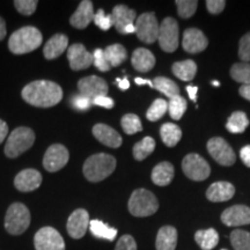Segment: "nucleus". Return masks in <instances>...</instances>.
I'll return each instance as SVG.
<instances>
[{
	"label": "nucleus",
	"mask_w": 250,
	"mask_h": 250,
	"mask_svg": "<svg viewBox=\"0 0 250 250\" xmlns=\"http://www.w3.org/2000/svg\"><path fill=\"white\" fill-rule=\"evenodd\" d=\"M94 20V8L93 2L89 0H83L78 6L77 11L70 18V23L72 27L77 29H85L88 24Z\"/></svg>",
	"instance_id": "412c9836"
},
{
	"label": "nucleus",
	"mask_w": 250,
	"mask_h": 250,
	"mask_svg": "<svg viewBox=\"0 0 250 250\" xmlns=\"http://www.w3.org/2000/svg\"><path fill=\"white\" fill-rule=\"evenodd\" d=\"M67 59L73 71L86 70L93 64V55L80 43H76L67 49Z\"/></svg>",
	"instance_id": "2eb2a0df"
},
{
	"label": "nucleus",
	"mask_w": 250,
	"mask_h": 250,
	"mask_svg": "<svg viewBox=\"0 0 250 250\" xmlns=\"http://www.w3.org/2000/svg\"><path fill=\"white\" fill-rule=\"evenodd\" d=\"M93 103V100H90L87 96H83L79 94V95H76L73 99V105L74 108L78 109V110H87L90 107V104Z\"/></svg>",
	"instance_id": "de8ad7c7"
},
{
	"label": "nucleus",
	"mask_w": 250,
	"mask_h": 250,
	"mask_svg": "<svg viewBox=\"0 0 250 250\" xmlns=\"http://www.w3.org/2000/svg\"><path fill=\"white\" fill-rule=\"evenodd\" d=\"M221 221L229 227L250 225V208L246 205L230 206L223 212Z\"/></svg>",
	"instance_id": "dca6fc26"
},
{
	"label": "nucleus",
	"mask_w": 250,
	"mask_h": 250,
	"mask_svg": "<svg viewBox=\"0 0 250 250\" xmlns=\"http://www.w3.org/2000/svg\"><path fill=\"white\" fill-rule=\"evenodd\" d=\"M131 64L134 70L143 72L151 71L155 65V57L151 51L145 48H138L133 51L132 57H131Z\"/></svg>",
	"instance_id": "b1692460"
},
{
	"label": "nucleus",
	"mask_w": 250,
	"mask_h": 250,
	"mask_svg": "<svg viewBox=\"0 0 250 250\" xmlns=\"http://www.w3.org/2000/svg\"><path fill=\"white\" fill-rule=\"evenodd\" d=\"M116 81L122 90H126L130 88V83H129V80H127V78H123V79H120V78H118Z\"/></svg>",
	"instance_id": "5fc2aeb1"
},
{
	"label": "nucleus",
	"mask_w": 250,
	"mask_h": 250,
	"mask_svg": "<svg viewBox=\"0 0 250 250\" xmlns=\"http://www.w3.org/2000/svg\"><path fill=\"white\" fill-rule=\"evenodd\" d=\"M104 55L111 67L120 66L127 58L126 49L122 44H112L107 46L104 50Z\"/></svg>",
	"instance_id": "7c9ffc66"
},
{
	"label": "nucleus",
	"mask_w": 250,
	"mask_h": 250,
	"mask_svg": "<svg viewBox=\"0 0 250 250\" xmlns=\"http://www.w3.org/2000/svg\"><path fill=\"white\" fill-rule=\"evenodd\" d=\"M230 242L234 250H250V233L242 229L233 230Z\"/></svg>",
	"instance_id": "c9c22d12"
},
{
	"label": "nucleus",
	"mask_w": 250,
	"mask_h": 250,
	"mask_svg": "<svg viewBox=\"0 0 250 250\" xmlns=\"http://www.w3.org/2000/svg\"><path fill=\"white\" fill-rule=\"evenodd\" d=\"M29 208L22 203H13L5 215V229L11 235H21L30 225Z\"/></svg>",
	"instance_id": "39448f33"
},
{
	"label": "nucleus",
	"mask_w": 250,
	"mask_h": 250,
	"mask_svg": "<svg viewBox=\"0 0 250 250\" xmlns=\"http://www.w3.org/2000/svg\"><path fill=\"white\" fill-rule=\"evenodd\" d=\"M68 39L64 34H56L45 43L44 49H43V55L48 61L57 58L62 54H64L65 50L67 49Z\"/></svg>",
	"instance_id": "5701e85b"
},
{
	"label": "nucleus",
	"mask_w": 250,
	"mask_h": 250,
	"mask_svg": "<svg viewBox=\"0 0 250 250\" xmlns=\"http://www.w3.org/2000/svg\"><path fill=\"white\" fill-rule=\"evenodd\" d=\"M122 129L126 134H134L143 131V125L140 118L134 114H126L122 117Z\"/></svg>",
	"instance_id": "e433bc0d"
},
{
	"label": "nucleus",
	"mask_w": 250,
	"mask_h": 250,
	"mask_svg": "<svg viewBox=\"0 0 250 250\" xmlns=\"http://www.w3.org/2000/svg\"><path fill=\"white\" fill-rule=\"evenodd\" d=\"M127 208L133 217H149L159 210V202L153 192L146 189H137L131 195Z\"/></svg>",
	"instance_id": "20e7f679"
},
{
	"label": "nucleus",
	"mask_w": 250,
	"mask_h": 250,
	"mask_svg": "<svg viewBox=\"0 0 250 250\" xmlns=\"http://www.w3.org/2000/svg\"><path fill=\"white\" fill-rule=\"evenodd\" d=\"M42 175L39 170L28 168L23 169L19 173L14 179V186L19 191L22 192H30L34 190L39 189L42 184Z\"/></svg>",
	"instance_id": "f3484780"
},
{
	"label": "nucleus",
	"mask_w": 250,
	"mask_h": 250,
	"mask_svg": "<svg viewBox=\"0 0 250 250\" xmlns=\"http://www.w3.org/2000/svg\"><path fill=\"white\" fill-rule=\"evenodd\" d=\"M208 151L212 158L221 166H233L236 161V155L224 138L214 137L208 142Z\"/></svg>",
	"instance_id": "9b49d317"
},
{
	"label": "nucleus",
	"mask_w": 250,
	"mask_h": 250,
	"mask_svg": "<svg viewBox=\"0 0 250 250\" xmlns=\"http://www.w3.org/2000/svg\"><path fill=\"white\" fill-rule=\"evenodd\" d=\"M68 159H70V153L67 148L62 144H54L46 149L43 158V167L50 173H55L67 165Z\"/></svg>",
	"instance_id": "f8f14e48"
},
{
	"label": "nucleus",
	"mask_w": 250,
	"mask_h": 250,
	"mask_svg": "<svg viewBox=\"0 0 250 250\" xmlns=\"http://www.w3.org/2000/svg\"><path fill=\"white\" fill-rule=\"evenodd\" d=\"M90 233L99 239H105L108 241H114L117 236V229L108 226L101 220H90L89 223Z\"/></svg>",
	"instance_id": "c756f323"
},
{
	"label": "nucleus",
	"mask_w": 250,
	"mask_h": 250,
	"mask_svg": "<svg viewBox=\"0 0 250 250\" xmlns=\"http://www.w3.org/2000/svg\"><path fill=\"white\" fill-rule=\"evenodd\" d=\"M89 213L85 208H78L73 211L67 219L66 229L68 235L76 240L83 237L89 228Z\"/></svg>",
	"instance_id": "ddd939ff"
},
{
	"label": "nucleus",
	"mask_w": 250,
	"mask_h": 250,
	"mask_svg": "<svg viewBox=\"0 0 250 250\" xmlns=\"http://www.w3.org/2000/svg\"><path fill=\"white\" fill-rule=\"evenodd\" d=\"M187 110V101L186 99L179 95L173 98L168 102V111H169L170 117L175 121H179L182 118L184 112Z\"/></svg>",
	"instance_id": "4c0bfd02"
},
{
	"label": "nucleus",
	"mask_w": 250,
	"mask_h": 250,
	"mask_svg": "<svg viewBox=\"0 0 250 250\" xmlns=\"http://www.w3.org/2000/svg\"><path fill=\"white\" fill-rule=\"evenodd\" d=\"M226 1L225 0H208L206 1V8L211 14H219L224 11Z\"/></svg>",
	"instance_id": "49530a36"
},
{
	"label": "nucleus",
	"mask_w": 250,
	"mask_h": 250,
	"mask_svg": "<svg viewBox=\"0 0 250 250\" xmlns=\"http://www.w3.org/2000/svg\"><path fill=\"white\" fill-rule=\"evenodd\" d=\"M42 42V33L36 27L27 26L12 34L8 41V48L14 55H24L36 50Z\"/></svg>",
	"instance_id": "f03ea898"
},
{
	"label": "nucleus",
	"mask_w": 250,
	"mask_h": 250,
	"mask_svg": "<svg viewBox=\"0 0 250 250\" xmlns=\"http://www.w3.org/2000/svg\"><path fill=\"white\" fill-rule=\"evenodd\" d=\"M174 166L170 162H160L152 170L153 183L159 187L168 186L174 179Z\"/></svg>",
	"instance_id": "a878e982"
},
{
	"label": "nucleus",
	"mask_w": 250,
	"mask_h": 250,
	"mask_svg": "<svg viewBox=\"0 0 250 250\" xmlns=\"http://www.w3.org/2000/svg\"><path fill=\"white\" fill-rule=\"evenodd\" d=\"M93 104L99 105V107H103L105 109H111L114 107V101H112V99L108 98L107 95L98 96V98L93 99Z\"/></svg>",
	"instance_id": "09e8293b"
},
{
	"label": "nucleus",
	"mask_w": 250,
	"mask_h": 250,
	"mask_svg": "<svg viewBox=\"0 0 250 250\" xmlns=\"http://www.w3.org/2000/svg\"><path fill=\"white\" fill-rule=\"evenodd\" d=\"M177 246V230L173 226H164L159 229L155 240L156 250H175Z\"/></svg>",
	"instance_id": "393cba45"
},
{
	"label": "nucleus",
	"mask_w": 250,
	"mask_h": 250,
	"mask_svg": "<svg viewBox=\"0 0 250 250\" xmlns=\"http://www.w3.org/2000/svg\"><path fill=\"white\" fill-rule=\"evenodd\" d=\"M37 5H39V1H36V0H15L14 1V6L19 13L28 15V17L34 14V12L37 8Z\"/></svg>",
	"instance_id": "79ce46f5"
},
{
	"label": "nucleus",
	"mask_w": 250,
	"mask_h": 250,
	"mask_svg": "<svg viewBox=\"0 0 250 250\" xmlns=\"http://www.w3.org/2000/svg\"><path fill=\"white\" fill-rule=\"evenodd\" d=\"M187 92L189 94V98L192 100V101H196L197 99V92H198V87L196 86H187Z\"/></svg>",
	"instance_id": "603ef678"
},
{
	"label": "nucleus",
	"mask_w": 250,
	"mask_h": 250,
	"mask_svg": "<svg viewBox=\"0 0 250 250\" xmlns=\"http://www.w3.org/2000/svg\"><path fill=\"white\" fill-rule=\"evenodd\" d=\"M93 62L96 68L101 72H107L110 70V64H109L107 58H105L104 50L96 49L93 54Z\"/></svg>",
	"instance_id": "37998d69"
},
{
	"label": "nucleus",
	"mask_w": 250,
	"mask_h": 250,
	"mask_svg": "<svg viewBox=\"0 0 250 250\" xmlns=\"http://www.w3.org/2000/svg\"><path fill=\"white\" fill-rule=\"evenodd\" d=\"M7 134H8V125L6 124V122L0 120V144L6 139Z\"/></svg>",
	"instance_id": "3c124183"
},
{
	"label": "nucleus",
	"mask_w": 250,
	"mask_h": 250,
	"mask_svg": "<svg viewBox=\"0 0 250 250\" xmlns=\"http://www.w3.org/2000/svg\"><path fill=\"white\" fill-rule=\"evenodd\" d=\"M6 23H5V20L0 17V41H2L6 37Z\"/></svg>",
	"instance_id": "6e6d98bb"
},
{
	"label": "nucleus",
	"mask_w": 250,
	"mask_h": 250,
	"mask_svg": "<svg viewBox=\"0 0 250 250\" xmlns=\"http://www.w3.org/2000/svg\"><path fill=\"white\" fill-rule=\"evenodd\" d=\"M22 99L30 105L50 108L58 104L62 99L61 86L49 80H36L28 83L22 89Z\"/></svg>",
	"instance_id": "f257e3e1"
},
{
	"label": "nucleus",
	"mask_w": 250,
	"mask_h": 250,
	"mask_svg": "<svg viewBox=\"0 0 250 250\" xmlns=\"http://www.w3.org/2000/svg\"><path fill=\"white\" fill-rule=\"evenodd\" d=\"M239 93L242 98L250 101V86H241V88L239 89Z\"/></svg>",
	"instance_id": "864d4df0"
},
{
	"label": "nucleus",
	"mask_w": 250,
	"mask_h": 250,
	"mask_svg": "<svg viewBox=\"0 0 250 250\" xmlns=\"http://www.w3.org/2000/svg\"><path fill=\"white\" fill-rule=\"evenodd\" d=\"M115 250H137L136 240L133 239V236L125 234V235L120 237L116 247H115Z\"/></svg>",
	"instance_id": "a18cd8bd"
},
{
	"label": "nucleus",
	"mask_w": 250,
	"mask_h": 250,
	"mask_svg": "<svg viewBox=\"0 0 250 250\" xmlns=\"http://www.w3.org/2000/svg\"><path fill=\"white\" fill-rule=\"evenodd\" d=\"M78 88L81 95L87 96L90 100L98 96H105L108 94V83L102 78L96 76L85 77L79 80Z\"/></svg>",
	"instance_id": "4468645a"
},
{
	"label": "nucleus",
	"mask_w": 250,
	"mask_h": 250,
	"mask_svg": "<svg viewBox=\"0 0 250 250\" xmlns=\"http://www.w3.org/2000/svg\"><path fill=\"white\" fill-rule=\"evenodd\" d=\"M212 85H214V86H217V87H218L219 85H220V83H219L218 81H212Z\"/></svg>",
	"instance_id": "bf43d9fd"
},
{
	"label": "nucleus",
	"mask_w": 250,
	"mask_h": 250,
	"mask_svg": "<svg viewBox=\"0 0 250 250\" xmlns=\"http://www.w3.org/2000/svg\"><path fill=\"white\" fill-rule=\"evenodd\" d=\"M116 168V159L110 154L98 153L89 156L85 161L83 171L89 182H101L114 173Z\"/></svg>",
	"instance_id": "7ed1b4c3"
},
{
	"label": "nucleus",
	"mask_w": 250,
	"mask_h": 250,
	"mask_svg": "<svg viewBox=\"0 0 250 250\" xmlns=\"http://www.w3.org/2000/svg\"><path fill=\"white\" fill-rule=\"evenodd\" d=\"M234 193H235V188L233 184L221 181V182H215L208 187V191H206V198L213 203L227 202L232 199Z\"/></svg>",
	"instance_id": "4be33fe9"
},
{
	"label": "nucleus",
	"mask_w": 250,
	"mask_h": 250,
	"mask_svg": "<svg viewBox=\"0 0 250 250\" xmlns=\"http://www.w3.org/2000/svg\"><path fill=\"white\" fill-rule=\"evenodd\" d=\"M239 57L245 62H250V33H247L246 35L240 40Z\"/></svg>",
	"instance_id": "c03bdc74"
},
{
	"label": "nucleus",
	"mask_w": 250,
	"mask_h": 250,
	"mask_svg": "<svg viewBox=\"0 0 250 250\" xmlns=\"http://www.w3.org/2000/svg\"><path fill=\"white\" fill-rule=\"evenodd\" d=\"M160 136L167 147H174L182 138V131L176 124L165 123L160 129Z\"/></svg>",
	"instance_id": "c85d7f7f"
},
{
	"label": "nucleus",
	"mask_w": 250,
	"mask_h": 250,
	"mask_svg": "<svg viewBox=\"0 0 250 250\" xmlns=\"http://www.w3.org/2000/svg\"><path fill=\"white\" fill-rule=\"evenodd\" d=\"M112 23L120 34H124L125 28L134 23L137 20V13L134 9H131L125 5L115 6L111 12Z\"/></svg>",
	"instance_id": "aec40b11"
},
{
	"label": "nucleus",
	"mask_w": 250,
	"mask_h": 250,
	"mask_svg": "<svg viewBox=\"0 0 250 250\" xmlns=\"http://www.w3.org/2000/svg\"><path fill=\"white\" fill-rule=\"evenodd\" d=\"M168 110V103L165 101L164 99H156L154 102L152 103L151 107L148 108L147 112H146V117L148 121L156 122L160 118L164 117V115Z\"/></svg>",
	"instance_id": "58836bf2"
},
{
	"label": "nucleus",
	"mask_w": 250,
	"mask_h": 250,
	"mask_svg": "<svg viewBox=\"0 0 250 250\" xmlns=\"http://www.w3.org/2000/svg\"><path fill=\"white\" fill-rule=\"evenodd\" d=\"M155 149V140L152 137H145V138L140 140L133 146V156L136 160L143 161L151 155L153 151Z\"/></svg>",
	"instance_id": "72a5a7b5"
},
{
	"label": "nucleus",
	"mask_w": 250,
	"mask_h": 250,
	"mask_svg": "<svg viewBox=\"0 0 250 250\" xmlns=\"http://www.w3.org/2000/svg\"><path fill=\"white\" fill-rule=\"evenodd\" d=\"M171 70H173L174 76L179 78L180 80L190 81L196 76L197 64L191 59H187V61L174 62Z\"/></svg>",
	"instance_id": "bb28decb"
},
{
	"label": "nucleus",
	"mask_w": 250,
	"mask_h": 250,
	"mask_svg": "<svg viewBox=\"0 0 250 250\" xmlns=\"http://www.w3.org/2000/svg\"><path fill=\"white\" fill-rule=\"evenodd\" d=\"M208 41L204 33L196 28H189L183 33L182 46L189 54H198L208 48Z\"/></svg>",
	"instance_id": "a211bd4d"
},
{
	"label": "nucleus",
	"mask_w": 250,
	"mask_h": 250,
	"mask_svg": "<svg viewBox=\"0 0 250 250\" xmlns=\"http://www.w3.org/2000/svg\"><path fill=\"white\" fill-rule=\"evenodd\" d=\"M182 169L188 179L192 181H204L211 174L210 165L196 153L186 155L182 161Z\"/></svg>",
	"instance_id": "6e6552de"
},
{
	"label": "nucleus",
	"mask_w": 250,
	"mask_h": 250,
	"mask_svg": "<svg viewBox=\"0 0 250 250\" xmlns=\"http://www.w3.org/2000/svg\"><path fill=\"white\" fill-rule=\"evenodd\" d=\"M221 250H227V249H221Z\"/></svg>",
	"instance_id": "052dcab7"
},
{
	"label": "nucleus",
	"mask_w": 250,
	"mask_h": 250,
	"mask_svg": "<svg viewBox=\"0 0 250 250\" xmlns=\"http://www.w3.org/2000/svg\"><path fill=\"white\" fill-rule=\"evenodd\" d=\"M230 77L242 86H250V64L249 62H237L230 68Z\"/></svg>",
	"instance_id": "f704fd0d"
},
{
	"label": "nucleus",
	"mask_w": 250,
	"mask_h": 250,
	"mask_svg": "<svg viewBox=\"0 0 250 250\" xmlns=\"http://www.w3.org/2000/svg\"><path fill=\"white\" fill-rule=\"evenodd\" d=\"M249 125V120L247 115L242 111H235L228 118L226 129L230 133H242L245 132Z\"/></svg>",
	"instance_id": "473e14b6"
},
{
	"label": "nucleus",
	"mask_w": 250,
	"mask_h": 250,
	"mask_svg": "<svg viewBox=\"0 0 250 250\" xmlns=\"http://www.w3.org/2000/svg\"><path fill=\"white\" fill-rule=\"evenodd\" d=\"M153 87L167 96V98H169V100L180 95L179 86L173 80L168 79L166 77H156L153 81Z\"/></svg>",
	"instance_id": "2f4dec72"
},
{
	"label": "nucleus",
	"mask_w": 250,
	"mask_h": 250,
	"mask_svg": "<svg viewBox=\"0 0 250 250\" xmlns=\"http://www.w3.org/2000/svg\"><path fill=\"white\" fill-rule=\"evenodd\" d=\"M134 83H136L137 85H139V86L148 85L149 87H152V88H154V87H153V81L148 80V79H143V78H136V79H134Z\"/></svg>",
	"instance_id": "4d7b16f0"
},
{
	"label": "nucleus",
	"mask_w": 250,
	"mask_h": 250,
	"mask_svg": "<svg viewBox=\"0 0 250 250\" xmlns=\"http://www.w3.org/2000/svg\"><path fill=\"white\" fill-rule=\"evenodd\" d=\"M35 143V132L27 126H20L12 131L5 145V154L14 159L28 151Z\"/></svg>",
	"instance_id": "423d86ee"
},
{
	"label": "nucleus",
	"mask_w": 250,
	"mask_h": 250,
	"mask_svg": "<svg viewBox=\"0 0 250 250\" xmlns=\"http://www.w3.org/2000/svg\"><path fill=\"white\" fill-rule=\"evenodd\" d=\"M93 134L100 143L111 148H118L123 142L121 134L107 124L99 123L94 125Z\"/></svg>",
	"instance_id": "6ab92c4d"
},
{
	"label": "nucleus",
	"mask_w": 250,
	"mask_h": 250,
	"mask_svg": "<svg viewBox=\"0 0 250 250\" xmlns=\"http://www.w3.org/2000/svg\"><path fill=\"white\" fill-rule=\"evenodd\" d=\"M240 156H241V160L243 161L247 167L250 168V145H247L245 147L241 148L240 151Z\"/></svg>",
	"instance_id": "8fccbe9b"
},
{
	"label": "nucleus",
	"mask_w": 250,
	"mask_h": 250,
	"mask_svg": "<svg viewBox=\"0 0 250 250\" xmlns=\"http://www.w3.org/2000/svg\"><path fill=\"white\" fill-rule=\"evenodd\" d=\"M34 247L35 250H65V241L57 229L45 226L36 232Z\"/></svg>",
	"instance_id": "9d476101"
},
{
	"label": "nucleus",
	"mask_w": 250,
	"mask_h": 250,
	"mask_svg": "<svg viewBox=\"0 0 250 250\" xmlns=\"http://www.w3.org/2000/svg\"><path fill=\"white\" fill-rule=\"evenodd\" d=\"M195 241L202 250H212L218 245L219 235L214 228L199 229L195 234Z\"/></svg>",
	"instance_id": "cd10ccee"
},
{
	"label": "nucleus",
	"mask_w": 250,
	"mask_h": 250,
	"mask_svg": "<svg viewBox=\"0 0 250 250\" xmlns=\"http://www.w3.org/2000/svg\"><path fill=\"white\" fill-rule=\"evenodd\" d=\"M134 26H136V35L142 42L152 44L158 40L160 24L158 23V19L153 12L139 15Z\"/></svg>",
	"instance_id": "0eeeda50"
},
{
	"label": "nucleus",
	"mask_w": 250,
	"mask_h": 250,
	"mask_svg": "<svg viewBox=\"0 0 250 250\" xmlns=\"http://www.w3.org/2000/svg\"><path fill=\"white\" fill-rule=\"evenodd\" d=\"M175 5H176L177 12H179L181 18L189 19L195 14L198 1H196V0H177Z\"/></svg>",
	"instance_id": "ea45409f"
},
{
	"label": "nucleus",
	"mask_w": 250,
	"mask_h": 250,
	"mask_svg": "<svg viewBox=\"0 0 250 250\" xmlns=\"http://www.w3.org/2000/svg\"><path fill=\"white\" fill-rule=\"evenodd\" d=\"M94 22H95L96 26L103 31H107L114 26L111 14H105L103 9H99V11L94 14Z\"/></svg>",
	"instance_id": "a19ab883"
},
{
	"label": "nucleus",
	"mask_w": 250,
	"mask_h": 250,
	"mask_svg": "<svg viewBox=\"0 0 250 250\" xmlns=\"http://www.w3.org/2000/svg\"><path fill=\"white\" fill-rule=\"evenodd\" d=\"M124 34H136V26H134V23L125 28Z\"/></svg>",
	"instance_id": "13d9d810"
},
{
	"label": "nucleus",
	"mask_w": 250,
	"mask_h": 250,
	"mask_svg": "<svg viewBox=\"0 0 250 250\" xmlns=\"http://www.w3.org/2000/svg\"><path fill=\"white\" fill-rule=\"evenodd\" d=\"M179 24H177L175 19L166 18L160 23V29H159L158 42L160 48L165 52H174L176 51L179 46Z\"/></svg>",
	"instance_id": "1a4fd4ad"
}]
</instances>
